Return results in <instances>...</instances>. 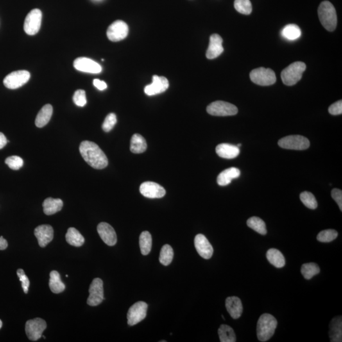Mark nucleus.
Instances as JSON below:
<instances>
[{
	"instance_id": "nucleus-1",
	"label": "nucleus",
	"mask_w": 342,
	"mask_h": 342,
	"mask_svg": "<svg viewBox=\"0 0 342 342\" xmlns=\"http://www.w3.org/2000/svg\"><path fill=\"white\" fill-rule=\"evenodd\" d=\"M79 151L84 160L93 168L102 169L107 166L108 158L105 154L94 142L84 141L79 147Z\"/></svg>"
},
{
	"instance_id": "nucleus-2",
	"label": "nucleus",
	"mask_w": 342,
	"mask_h": 342,
	"mask_svg": "<svg viewBox=\"0 0 342 342\" xmlns=\"http://www.w3.org/2000/svg\"><path fill=\"white\" fill-rule=\"evenodd\" d=\"M278 321L270 314H263L260 316L257 322V338L260 342H266L273 336L277 327Z\"/></svg>"
},
{
	"instance_id": "nucleus-3",
	"label": "nucleus",
	"mask_w": 342,
	"mask_h": 342,
	"mask_svg": "<svg viewBox=\"0 0 342 342\" xmlns=\"http://www.w3.org/2000/svg\"><path fill=\"white\" fill-rule=\"evenodd\" d=\"M319 20L324 28L327 31L332 32L336 29L337 16L336 10L330 1H323L318 8Z\"/></svg>"
},
{
	"instance_id": "nucleus-4",
	"label": "nucleus",
	"mask_w": 342,
	"mask_h": 342,
	"mask_svg": "<svg viewBox=\"0 0 342 342\" xmlns=\"http://www.w3.org/2000/svg\"><path fill=\"white\" fill-rule=\"evenodd\" d=\"M306 69L305 63L296 62L291 63L282 72L281 77L283 83L287 86H293L302 79L303 72Z\"/></svg>"
},
{
	"instance_id": "nucleus-5",
	"label": "nucleus",
	"mask_w": 342,
	"mask_h": 342,
	"mask_svg": "<svg viewBox=\"0 0 342 342\" xmlns=\"http://www.w3.org/2000/svg\"><path fill=\"white\" fill-rule=\"evenodd\" d=\"M250 78L253 83L263 87L273 85L276 81L275 72L271 69L264 67L253 69L250 72Z\"/></svg>"
},
{
	"instance_id": "nucleus-6",
	"label": "nucleus",
	"mask_w": 342,
	"mask_h": 342,
	"mask_svg": "<svg viewBox=\"0 0 342 342\" xmlns=\"http://www.w3.org/2000/svg\"><path fill=\"white\" fill-rule=\"evenodd\" d=\"M281 148L295 150H303L310 147V142L307 138L300 135H291L282 138L278 141Z\"/></svg>"
},
{
	"instance_id": "nucleus-7",
	"label": "nucleus",
	"mask_w": 342,
	"mask_h": 342,
	"mask_svg": "<svg viewBox=\"0 0 342 342\" xmlns=\"http://www.w3.org/2000/svg\"><path fill=\"white\" fill-rule=\"evenodd\" d=\"M207 111L214 116H232L239 112L236 106L223 101H216L207 106Z\"/></svg>"
},
{
	"instance_id": "nucleus-8",
	"label": "nucleus",
	"mask_w": 342,
	"mask_h": 342,
	"mask_svg": "<svg viewBox=\"0 0 342 342\" xmlns=\"http://www.w3.org/2000/svg\"><path fill=\"white\" fill-rule=\"evenodd\" d=\"M30 77V73L27 71L12 72L4 78L3 84L8 89H17L28 83Z\"/></svg>"
},
{
	"instance_id": "nucleus-9",
	"label": "nucleus",
	"mask_w": 342,
	"mask_h": 342,
	"mask_svg": "<svg viewBox=\"0 0 342 342\" xmlns=\"http://www.w3.org/2000/svg\"><path fill=\"white\" fill-rule=\"evenodd\" d=\"M42 21V12L39 9L31 10L25 19L24 29L28 35H35L39 32Z\"/></svg>"
},
{
	"instance_id": "nucleus-10",
	"label": "nucleus",
	"mask_w": 342,
	"mask_h": 342,
	"mask_svg": "<svg viewBox=\"0 0 342 342\" xmlns=\"http://www.w3.org/2000/svg\"><path fill=\"white\" fill-rule=\"evenodd\" d=\"M90 295L87 303L90 306H97L103 302L104 299L103 283L100 278H95L91 283L89 289Z\"/></svg>"
},
{
	"instance_id": "nucleus-11",
	"label": "nucleus",
	"mask_w": 342,
	"mask_h": 342,
	"mask_svg": "<svg viewBox=\"0 0 342 342\" xmlns=\"http://www.w3.org/2000/svg\"><path fill=\"white\" fill-rule=\"evenodd\" d=\"M47 328L46 321L42 318H35L27 321L26 332L28 339L31 341H37L42 337L43 333Z\"/></svg>"
},
{
	"instance_id": "nucleus-12",
	"label": "nucleus",
	"mask_w": 342,
	"mask_h": 342,
	"mask_svg": "<svg viewBox=\"0 0 342 342\" xmlns=\"http://www.w3.org/2000/svg\"><path fill=\"white\" fill-rule=\"evenodd\" d=\"M148 305L144 302H138L134 303L129 309L127 318L130 326H134L141 322L147 316Z\"/></svg>"
},
{
	"instance_id": "nucleus-13",
	"label": "nucleus",
	"mask_w": 342,
	"mask_h": 342,
	"mask_svg": "<svg viewBox=\"0 0 342 342\" xmlns=\"http://www.w3.org/2000/svg\"><path fill=\"white\" fill-rule=\"evenodd\" d=\"M129 33L128 25L122 20H117L110 25L106 32L108 40L113 42L125 39Z\"/></svg>"
},
{
	"instance_id": "nucleus-14",
	"label": "nucleus",
	"mask_w": 342,
	"mask_h": 342,
	"mask_svg": "<svg viewBox=\"0 0 342 342\" xmlns=\"http://www.w3.org/2000/svg\"><path fill=\"white\" fill-rule=\"evenodd\" d=\"M140 191L142 195L149 198H162L166 193L162 186L151 181L142 183L140 186Z\"/></svg>"
},
{
	"instance_id": "nucleus-15",
	"label": "nucleus",
	"mask_w": 342,
	"mask_h": 342,
	"mask_svg": "<svg viewBox=\"0 0 342 342\" xmlns=\"http://www.w3.org/2000/svg\"><path fill=\"white\" fill-rule=\"evenodd\" d=\"M74 67L79 71L91 74H98L102 70L99 63L86 57L77 58L74 60Z\"/></svg>"
},
{
	"instance_id": "nucleus-16",
	"label": "nucleus",
	"mask_w": 342,
	"mask_h": 342,
	"mask_svg": "<svg viewBox=\"0 0 342 342\" xmlns=\"http://www.w3.org/2000/svg\"><path fill=\"white\" fill-rule=\"evenodd\" d=\"M195 246L198 254L205 259L212 257L214 249L207 238L202 234L197 235L194 240Z\"/></svg>"
},
{
	"instance_id": "nucleus-17",
	"label": "nucleus",
	"mask_w": 342,
	"mask_h": 342,
	"mask_svg": "<svg viewBox=\"0 0 342 342\" xmlns=\"http://www.w3.org/2000/svg\"><path fill=\"white\" fill-rule=\"evenodd\" d=\"M169 83L165 77L153 76V82L145 88V93L148 96L164 93L168 89Z\"/></svg>"
},
{
	"instance_id": "nucleus-18",
	"label": "nucleus",
	"mask_w": 342,
	"mask_h": 342,
	"mask_svg": "<svg viewBox=\"0 0 342 342\" xmlns=\"http://www.w3.org/2000/svg\"><path fill=\"white\" fill-rule=\"evenodd\" d=\"M99 237L108 246H114L117 243V235L114 229L106 223H99L97 226Z\"/></svg>"
},
{
	"instance_id": "nucleus-19",
	"label": "nucleus",
	"mask_w": 342,
	"mask_h": 342,
	"mask_svg": "<svg viewBox=\"0 0 342 342\" xmlns=\"http://www.w3.org/2000/svg\"><path fill=\"white\" fill-rule=\"evenodd\" d=\"M223 42V38L217 34H214L210 36L209 45L206 52V56L208 59H214L223 53L224 51Z\"/></svg>"
},
{
	"instance_id": "nucleus-20",
	"label": "nucleus",
	"mask_w": 342,
	"mask_h": 342,
	"mask_svg": "<svg viewBox=\"0 0 342 342\" xmlns=\"http://www.w3.org/2000/svg\"><path fill=\"white\" fill-rule=\"evenodd\" d=\"M35 235L41 247H45L53 239V229L48 224L38 226L35 229Z\"/></svg>"
},
{
	"instance_id": "nucleus-21",
	"label": "nucleus",
	"mask_w": 342,
	"mask_h": 342,
	"mask_svg": "<svg viewBox=\"0 0 342 342\" xmlns=\"http://www.w3.org/2000/svg\"><path fill=\"white\" fill-rule=\"evenodd\" d=\"M226 307L233 319H239L243 313L242 301L237 296H230L226 298Z\"/></svg>"
},
{
	"instance_id": "nucleus-22",
	"label": "nucleus",
	"mask_w": 342,
	"mask_h": 342,
	"mask_svg": "<svg viewBox=\"0 0 342 342\" xmlns=\"http://www.w3.org/2000/svg\"><path fill=\"white\" fill-rule=\"evenodd\" d=\"M216 151L219 157L226 159H232L239 156V147L228 144H219L216 147Z\"/></svg>"
},
{
	"instance_id": "nucleus-23",
	"label": "nucleus",
	"mask_w": 342,
	"mask_h": 342,
	"mask_svg": "<svg viewBox=\"0 0 342 342\" xmlns=\"http://www.w3.org/2000/svg\"><path fill=\"white\" fill-rule=\"evenodd\" d=\"M329 336L332 342H341L342 341V316L335 317L331 321Z\"/></svg>"
},
{
	"instance_id": "nucleus-24",
	"label": "nucleus",
	"mask_w": 342,
	"mask_h": 342,
	"mask_svg": "<svg viewBox=\"0 0 342 342\" xmlns=\"http://www.w3.org/2000/svg\"><path fill=\"white\" fill-rule=\"evenodd\" d=\"M240 175V171L239 169L236 167H231V168L224 170L219 174L217 179V183L219 185L224 187L230 184L233 180L239 178Z\"/></svg>"
},
{
	"instance_id": "nucleus-25",
	"label": "nucleus",
	"mask_w": 342,
	"mask_h": 342,
	"mask_svg": "<svg viewBox=\"0 0 342 342\" xmlns=\"http://www.w3.org/2000/svg\"><path fill=\"white\" fill-rule=\"evenodd\" d=\"M63 201L60 198H53L49 197L43 203L44 211L45 214L50 216L60 211L63 207Z\"/></svg>"
},
{
	"instance_id": "nucleus-26",
	"label": "nucleus",
	"mask_w": 342,
	"mask_h": 342,
	"mask_svg": "<svg viewBox=\"0 0 342 342\" xmlns=\"http://www.w3.org/2000/svg\"><path fill=\"white\" fill-rule=\"evenodd\" d=\"M52 114H53V107L50 104H47L43 106L36 116V126L40 128L46 126L50 121Z\"/></svg>"
},
{
	"instance_id": "nucleus-27",
	"label": "nucleus",
	"mask_w": 342,
	"mask_h": 342,
	"mask_svg": "<svg viewBox=\"0 0 342 342\" xmlns=\"http://www.w3.org/2000/svg\"><path fill=\"white\" fill-rule=\"evenodd\" d=\"M267 259L276 268H282L285 266V259L283 253L276 248H271L267 252Z\"/></svg>"
},
{
	"instance_id": "nucleus-28",
	"label": "nucleus",
	"mask_w": 342,
	"mask_h": 342,
	"mask_svg": "<svg viewBox=\"0 0 342 342\" xmlns=\"http://www.w3.org/2000/svg\"><path fill=\"white\" fill-rule=\"evenodd\" d=\"M65 239L68 244L76 247L82 246L85 241L83 235L74 228L68 229Z\"/></svg>"
},
{
	"instance_id": "nucleus-29",
	"label": "nucleus",
	"mask_w": 342,
	"mask_h": 342,
	"mask_svg": "<svg viewBox=\"0 0 342 342\" xmlns=\"http://www.w3.org/2000/svg\"><path fill=\"white\" fill-rule=\"evenodd\" d=\"M49 287L54 293H60L65 291L64 283L61 281L60 274L56 271H52L49 274Z\"/></svg>"
},
{
	"instance_id": "nucleus-30",
	"label": "nucleus",
	"mask_w": 342,
	"mask_h": 342,
	"mask_svg": "<svg viewBox=\"0 0 342 342\" xmlns=\"http://www.w3.org/2000/svg\"><path fill=\"white\" fill-rule=\"evenodd\" d=\"M147 144L146 140L139 134H135L131 140L130 150L134 153H142L146 151Z\"/></svg>"
},
{
	"instance_id": "nucleus-31",
	"label": "nucleus",
	"mask_w": 342,
	"mask_h": 342,
	"mask_svg": "<svg viewBox=\"0 0 342 342\" xmlns=\"http://www.w3.org/2000/svg\"><path fill=\"white\" fill-rule=\"evenodd\" d=\"M152 245L151 235L148 232H144L140 236V247L143 255H147L151 252Z\"/></svg>"
},
{
	"instance_id": "nucleus-32",
	"label": "nucleus",
	"mask_w": 342,
	"mask_h": 342,
	"mask_svg": "<svg viewBox=\"0 0 342 342\" xmlns=\"http://www.w3.org/2000/svg\"><path fill=\"white\" fill-rule=\"evenodd\" d=\"M218 335L221 342H235L237 341L234 330L230 326L221 325L218 330Z\"/></svg>"
},
{
	"instance_id": "nucleus-33",
	"label": "nucleus",
	"mask_w": 342,
	"mask_h": 342,
	"mask_svg": "<svg viewBox=\"0 0 342 342\" xmlns=\"http://www.w3.org/2000/svg\"><path fill=\"white\" fill-rule=\"evenodd\" d=\"M282 35L288 40H297L301 36L300 29L295 24H289L283 29Z\"/></svg>"
},
{
	"instance_id": "nucleus-34",
	"label": "nucleus",
	"mask_w": 342,
	"mask_h": 342,
	"mask_svg": "<svg viewBox=\"0 0 342 342\" xmlns=\"http://www.w3.org/2000/svg\"><path fill=\"white\" fill-rule=\"evenodd\" d=\"M249 228L252 229L256 232L262 235L267 234L266 224L263 220L258 217H252L249 218L246 222Z\"/></svg>"
},
{
	"instance_id": "nucleus-35",
	"label": "nucleus",
	"mask_w": 342,
	"mask_h": 342,
	"mask_svg": "<svg viewBox=\"0 0 342 342\" xmlns=\"http://www.w3.org/2000/svg\"><path fill=\"white\" fill-rule=\"evenodd\" d=\"M320 273L318 265L313 262L303 264L301 268V273L305 279L311 280L314 276Z\"/></svg>"
},
{
	"instance_id": "nucleus-36",
	"label": "nucleus",
	"mask_w": 342,
	"mask_h": 342,
	"mask_svg": "<svg viewBox=\"0 0 342 342\" xmlns=\"http://www.w3.org/2000/svg\"><path fill=\"white\" fill-rule=\"evenodd\" d=\"M174 251L169 244H166L162 246L160 251L159 261L164 266H169L173 261Z\"/></svg>"
},
{
	"instance_id": "nucleus-37",
	"label": "nucleus",
	"mask_w": 342,
	"mask_h": 342,
	"mask_svg": "<svg viewBox=\"0 0 342 342\" xmlns=\"http://www.w3.org/2000/svg\"><path fill=\"white\" fill-rule=\"evenodd\" d=\"M234 6L237 12L242 14L250 15L252 13V6L250 0H235Z\"/></svg>"
},
{
	"instance_id": "nucleus-38",
	"label": "nucleus",
	"mask_w": 342,
	"mask_h": 342,
	"mask_svg": "<svg viewBox=\"0 0 342 342\" xmlns=\"http://www.w3.org/2000/svg\"><path fill=\"white\" fill-rule=\"evenodd\" d=\"M300 198L302 202L310 209H316L318 202L314 195L309 192H303L300 194Z\"/></svg>"
},
{
	"instance_id": "nucleus-39",
	"label": "nucleus",
	"mask_w": 342,
	"mask_h": 342,
	"mask_svg": "<svg viewBox=\"0 0 342 342\" xmlns=\"http://www.w3.org/2000/svg\"><path fill=\"white\" fill-rule=\"evenodd\" d=\"M337 237H338V232L336 230H327L319 233L317 237V240L323 243H329L336 239Z\"/></svg>"
},
{
	"instance_id": "nucleus-40",
	"label": "nucleus",
	"mask_w": 342,
	"mask_h": 342,
	"mask_svg": "<svg viewBox=\"0 0 342 342\" xmlns=\"http://www.w3.org/2000/svg\"><path fill=\"white\" fill-rule=\"evenodd\" d=\"M5 164L8 165L11 169L17 171L19 170L24 165V160L19 156H10L6 158Z\"/></svg>"
},
{
	"instance_id": "nucleus-41",
	"label": "nucleus",
	"mask_w": 342,
	"mask_h": 342,
	"mask_svg": "<svg viewBox=\"0 0 342 342\" xmlns=\"http://www.w3.org/2000/svg\"><path fill=\"white\" fill-rule=\"evenodd\" d=\"M117 123V117L114 113H111L106 117L102 124V129L105 132H109L114 128Z\"/></svg>"
},
{
	"instance_id": "nucleus-42",
	"label": "nucleus",
	"mask_w": 342,
	"mask_h": 342,
	"mask_svg": "<svg viewBox=\"0 0 342 342\" xmlns=\"http://www.w3.org/2000/svg\"><path fill=\"white\" fill-rule=\"evenodd\" d=\"M73 101L77 106H81V107L85 106L86 104L87 103L85 91L83 90H77L76 92L74 93Z\"/></svg>"
},
{
	"instance_id": "nucleus-43",
	"label": "nucleus",
	"mask_w": 342,
	"mask_h": 342,
	"mask_svg": "<svg viewBox=\"0 0 342 342\" xmlns=\"http://www.w3.org/2000/svg\"><path fill=\"white\" fill-rule=\"evenodd\" d=\"M18 277L19 278L20 282L22 283V287L25 293H28L29 291V285H30V282H29L28 276L25 274L23 269H19L17 271Z\"/></svg>"
},
{
	"instance_id": "nucleus-44",
	"label": "nucleus",
	"mask_w": 342,
	"mask_h": 342,
	"mask_svg": "<svg viewBox=\"0 0 342 342\" xmlns=\"http://www.w3.org/2000/svg\"><path fill=\"white\" fill-rule=\"evenodd\" d=\"M328 112L333 115H341L342 114V101L339 100L332 104L328 108Z\"/></svg>"
},
{
	"instance_id": "nucleus-45",
	"label": "nucleus",
	"mask_w": 342,
	"mask_h": 342,
	"mask_svg": "<svg viewBox=\"0 0 342 342\" xmlns=\"http://www.w3.org/2000/svg\"><path fill=\"white\" fill-rule=\"evenodd\" d=\"M332 196L333 199L338 204L340 209L342 210V192L341 190L335 189L332 190Z\"/></svg>"
},
{
	"instance_id": "nucleus-46",
	"label": "nucleus",
	"mask_w": 342,
	"mask_h": 342,
	"mask_svg": "<svg viewBox=\"0 0 342 342\" xmlns=\"http://www.w3.org/2000/svg\"><path fill=\"white\" fill-rule=\"evenodd\" d=\"M94 85L97 89L101 91L105 90L106 88H107V86H106L105 82H104L103 81L99 80L98 79H94Z\"/></svg>"
},
{
	"instance_id": "nucleus-47",
	"label": "nucleus",
	"mask_w": 342,
	"mask_h": 342,
	"mask_svg": "<svg viewBox=\"0 0 342 342\" xmlns=\"http://www.w3.org/2000/svg\"><path fill=\"white\" fill-rule=\"evenodd\" d=\"M9 142L3 133L0 132V149L4 148Z\"/></svg>"
},
{
	"instance_id": "nucleus-48",
	"label": "nucleus",
	"mask_w": 342,
	"mask_h": 342,
	"mask_svg": "<svg viewBox=\"0 0 342 342\" xmlns=\"http://www.w3.org/2000/svg\"><path fill=\"white\" fill-rule=\"evenodd\" d=\"M8 247V242L3 239V237H0V250H5Z\"/></svg>"
},
{
	"instance_id": "nucleus-49",
	"label": "nucleus",
	"mask_w": 342,
	"mask_h": 342,
	"mask_svg": "<svg viewBox=\"0 0 342 342\" xmlns=\"http://www.w3.org/2000/svg\"><path fill=\"white\" fill-rule=\"evenodd\" d=\"M2 326H3V323H2L1 319H0V329H1Z\"/></svg>"
},
{
	"instance_id": "nucleus-50",
	"label": "nucleus",
	"mask_w": 342,
	"mask_h": 342,
	"mask_svg": "<svg viewBox=\"0 0 342 342\" xmlns=\"http://www.w3.org/2000/svg\"><path fill=\"white\" fill-rule=\"evenodd\" d=\"M241 146H242L241 144H239V145H238V146H237V147H241Z\"/></svg>"
}]
</instances>
